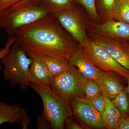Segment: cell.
I'll use <instances>...</instances> for the list:
<instances>
[{
	"label": "cell",
	"mask_w": 129,
	"mask_h": 129,
	"mask_svg": "<svg viewBox=\"0 0 129 129\" xmlns=\"http://www.w3.org/2000/svg\"><path fill=\"white\" fill-rule=\"evenodd\" d=\"M15 43L29 55H46L69 63L79 48L77 42L50 13L45 17L19 29Z\"/></svg>",
	"instance_id": "cell-1"
},
{
	"label": "cell",
	"mask_w": 129,
	"mask_h": 129,
	"mask_svg": "<svg viewBox=\"0 0 129 129\" xmlns=\"http://www.w3.org/2000/svg\"><path fill=\"white\" fill-rule=\"evenodd\" d=\"M43 0H20L0 14V27L8 36L50 14Z\"/></svg>",
	"instance_id": "cell-2"
},
{
	"label": "cell",
	"mask_w": 129,
	"mask_h": 129,
	"mask_svg": "<svg viewBox=\"0 0 129 129\" xmlns=\"http://www.w3.org/2000/svg\"><path fill=\"white\" fill-rule=\"evenodd\" d=\"M29 86L40 97L44 107L41 115L51 128L64 129L65 120L73 114L70 103L57 94L49 85L30 83Z\"/></svg>",
	"instance_id": "cell-3"
},
{
	"label": "cell",
	"mask_w": 129,
	"mask_h": 129,
	"mask_svg": "<svg viewBox=\"0 0 129 129\" xmlns=\"http://www.w3.org/2000/svg\"><path fill=\"white\" fill-rule=\"evenodd\" d=\"M1 62L4 66L3 75L5 80L12 85L18 86L22 90L27 89L30 85L29 72L32 60L26 52L14 42Z\"/></svg>",
	"instance_id": "cell-4"
},
{
	"label": "cell",
	"mask_w": 129,
	"mask_h": 129,
	"mask_svg": "<svg viewBox=\"0 0 129 129\" xmlns=\"http://www.w3.org/2000/svg\"><path fill=\"white\" fill-rule=\"evenodd\" d=\"M87 80L75 66L69 63L66 70L51 79L49 86L57 94L70 103L75 97L83 96Z\"/></svg>",
	"instance_id": "cell-5"
},
{
	"label": "cell",
	"mask_w": 129,
	"mask_h": 129,
	"mask_svg": "<svg viewBox=\"0 0 129 129\" xmlns=\"http://www.w3.org/2000/svg\"><path fill=\"white\" fill-rule=\"evenodd\" d=\"M80 48L99 69L104 72H115L126 79L129 78V70L117 62L103 47L90 38Z\"/></svg>",
	"instance_id": "cell-6"
},
{
	"label": "cell",
	"mask_w": 129,
	"mask_h": 129,
	"mask_svg": "<svg viewBox=\"0 0 129 129\" xmlns=\"http://www.w3.org/2000/svg\"><path fill=\"white\" fill-rule=\"evenodd\" d=\"M53 15L64 30L78 43L79 46L87 42L89 39L86 33L87 21L86 23L76 7Z\"/></svg>",
	"instance_id": "cell-7"
},
{
	"label": "cell",
	"mask_w": 129,
	"mask_h": 129,
	"mask_svg": "<svg viewBox=\"0 0 129 129\" xmlns=\"http://www.w3.org/2000/svg\"><path fill=\"white\" fill-rule=\"evenodd\" d=\"M87 24L91 34L129 44V24L112 18L100 23L88 21Z\"/></svg>",
	"instance_id": "cell-8"
},
{
	"label": "cell",
	"mask_w": 129,
	"mask_h": 129,
	"mask_svg": "<svg viewBox=\"0 0 129 129\" xmlns=\"http://www.w3.org/2000/svg\"><path fill=\"white\" fill-rule=\"evenodd\" d=\"M70 104L75 115L88 126L99 129L106 127L101 114L89 99L84 96L75 97L71 99Z\"/></svg>",
	"instance_id": "cell-9"
},
{
	"label": "cell",
	"mask_w": 129,
	"mask_h": 129,
	"mask_svg": "<svg viewBox=\"0 0 129 129\" xmlns=\"http://www.w3.org/2000/svg\"><path fill=\"white\" fill-rule=\"evenodd\" d=\"M90 39L105 49L112 57L129 70V44L91 33Z\"/></svg>",
	"instance_id": "cell-10"
},
{
	"label": "cell",
	"mask_w": 129,
	"mask_h": 129,
	"mask_svg": "<svg viewBox=\"0 0 129 129\" xmlns=\"http://www.w3.org/2000/svg\"><path fill=\"white\" fill-rule=\"evenodd\" d=\"M69 62L75 66L86 79L99 82L103 71L95 67L79 47L70 58Z\"/></svg>",
	"instance_id": "cell-11"
},
{
	"label": "cell",
	"mask_w": 129,
	"mask_h": 129,
	"mask_svg": "<svg viewBox=\"0 0 129 129\" xmlns=\"http://www.w3.org/2000/svg\"><path fill=\"white\" fill-rule=\"evenodd\" d=\"M121 76L115 72L103 71L98 84L104 97L112 100L125 89L120 79Z\"/></svg>",
	"instance_id": "cell-12"
},
{
	"label": "cell",
	"mask_w": 129,
	"mask_h": 129,
	"mask_svg": "<svg viewBox=\"0 0 129 129\" xmlns=\"http://www.w3.org/2000/svg\"><path fill=\"white\" fill-rule=\"evenodd\" d=\"M28 117L21 104L9 105L0 101V126L4 123H21Z\"/></svg>",
	"instance_id": "cell-13"
},
{
	"label": "cell",
	"mask_w": 129,
	"mask_h": 129,
	"mask_svg": "<svg viewBox=\"0 0 129 129\" xmlns=\"http://www.w3.org/2000/svg\"><path fill=\"white\" fill-rule=\"evenodd\" d=\"M28 56L32 60L29 72L30 83L49 85L50 78L45 65L36 55L32 54Z\"/></svg>",
	"instance_id": "cell-14"
},
{
	"label": "cell",
	"mask_w": 129,
	"mask_h": 129,
	"mask_svg": "<svg viewBox=\"0 0 129 129\" xmlns=\"http://www.w3.org/2000/svg\"><path fill=\"white\" fill-rule=\"evenodd\" d=\"M105 108L104 111L101 114L102 119L107 128L117 129L122 118V115L111 99L105 97Z\"/></svg>",
	"instance_id": "cell-15"
},
{
	"label": "cell",
	"mask_w": 129,
	"mask_h": 129,
	"mask_svg": "<svg viewBox=\"0 0 129 129\" xmlns=\"http://www.w3.org/2000/svg\"><path fill=\"white\" fill-rule=\"evenodd\" d=\"M35 55L46 68L50 80L66 70L69 66V63L65 62L51 56Z\"/></svg>",
	"instance_id": "cell-16"
},
{
	"label": "cell",
	"mask_w": 129,
	"mask_h": 129,
	"mask_svg": "<svg viewBox=\"0 0 129 129\" xmlns=\"http://www.w3.org/2000/svg\"><path fill=\"white\" fill-rule=\"evenodd\" d=\"M112 18L129 24V0H115Z\"/></svg>",
	"instance_id": "cell-17"
},
{
	"label": "cell",
	"mask_w": 129,
	"mask_h": 129,
	"mask_svg": "<svg viewBox=\"0 0 129 129\" xmlns=\"http://www.w3.org/2000/svg\"><path fill=\"white\" fill-rule=\"evenodd\" d=\"M51 14H54L64 10L75 8L76 0H43Z\"/></svg>",
	"instance_id": "cell-18"
},
{
	"label": "cell",
	"mask_w": 129,
	"mask_h": 129,
	"mask_svg": "<svg viewBox=\"0 0 129 129\" xmlns=\"http://www.w3.org/2000/svg\"><path fill=\"white\" fill-rule=\"evenodd\" d=\"M111 100L114 106L120 111L122 117H126L129 116V96L127 88Z\"/></svg>",
	"instance_id": "cell-19"
},
{
	"label": "cell",
	"mask_w": 129,
	"mask_h": 129,
	"mask_svg": "<svg viewBox=\"0 0 129 129\" xmlns=\"http://www.w3.org/2000/svg\"><path fill=\"white\" fill-rule=\"evenodd\" d=\"M115 1V0H99V9L97 12L99 19L105 21L112 18L113 7Z\"/></svg>",
	"instance_id": "cell-20"
},
{
	"label": "cell",
	"mask_w": 129,
	"mask_h": 129,
	"mask_svg": "<svg viewBox=\"0 0 129 129\" xmlns=\"http://www.w3.org/2000/svg\"><path fill=\"white\" fill-rule=\"evenodd\" d=\"M102 92L101 88L95 81L87 80L83 91V96L90 100Z\"/></svg>",
	"instance_id": "cell-21"
},
{
	"label": "cell",
	"mask_w": 129,
	"mask_h": 129,
	"mask_svg": "<svg viewBox=\"0 0 129 129\" xmlns=\"http://www.w3.org/2000/svg\"><path fill=\"white\" fill-rule=\"evenodd\" d=\"M85 8L91 18L96 22L99 20L95 0H76Z\"/></svg>",
	"instance_id": "cell-22"
},
{
	"label": "cell",
	"mask_w": 129,
	"mask_h": 129,
	"mask_svg": "<svg viewBox=\"0 0 129 129\" xmlns=\"http://www.w3.org/2000/svg\"><path fill=\"white\" fill-rule=\"evenodd\" d=\"M89 100L95 108L101 114L104 111L105 106V97L102 92L93 99Z\"/></svg>",
	"instance_id": "cell-23"
},
{
	"label": "cell",
	"mask_w": 129,
	"mask_h": 129,
	"mask_svg": "<svg viewBox=\"0 0 129 129\" xmlns=\"http://www.w3.org/2000/svg\"><path fill=\"white\" fill-rule=\"evenodd\" d=\"M16 37L15 36H8L7 40L6 42V45L3 48L0 50V62L1 60L9 52V49L12 45L15 42ZM2 69V65L0 64V71Z\"/></svg>",
	"instance_id": "cell-24"
},
{
	"label": "cell",
	"mask_w": 129,
	"mask_h": 129,
	"mask_svg": "<svg viewBox=\"0 0 129 129\" xmlns=\"http://www.w3.org/2000/svg\"><path fill=\"white\" fill-rule=\"evenodd\" d=\"M20 0H0V14Z\"/></svg>",
	"instance_id": "cell-25"
},
{
	"label": "cell",
	"mask_w": 129,
	"mask_h": 129,
	"mask_svg": "<svg viewBox=\"0 0 129 129\" xmlns=\"http://www.w3.org/2000/svg\"><path fill=\"white\" fill-rule=\"evenodd\" d=\"M64 127L68 129H82L83 127L76 123L71 119V117L68 118L64 122Z\"/></svg>",
	"instance_id": "cell-26"
},
{
	"label": "cell",
	"mask_w": 129,
	"mask_h": 129,
	"mask_svg": "<svg viewBox=\"0 0 129 129\" xmlns=\"http://www.w3.org/2000/svg\"><path fill=\"white\" fill-rule=\"evenodd\" d=\"M37 122L38 129L51 128L48 122L41 115L37 117Z\"/></svg>",
	"instance_id": "cell-27"
},
{
	"label": "cell",
	"mask_w": 129,
	"mask_h": 129,
	"mask_svg": "<svg viewBox=\"0 0 129 129\" xmlns=\"http://www.w3.org/2000/svg\"><path fill=\"white\" fill-rule=\"evenodd\" d=\"M117 129H129V116L126 117H122Z\"/></svg>",
	"instance_id": "cell-28"
},
{
	"label": "cell",
	"mask_w": 129,
	"mask_h": 129,
	"mask_svg": "<svg viewBox=\"0 0 129 129\" xmlns=\"http://www.w3.org/2000/svg\"><path fill=\"white\" fill-rule=\"evenodd\" d=\"M127 80L128 86H127V88H127V92H128V94L129 96V78Z\"/></svg>",
	"instance_id": "cell-29"
},
{
	"label": "cell",
	"mask_w": 129,
	"mask_h": 129,
	"mask_svg": "<svg viewBox=\"0 0 129 129\" xmlns=\"http://www.w3.org/2000/svg\"><path fill=\"white\" fill-rule=\"evenodd\" d=\"M1 27H0V30H1Z\"/></svg>",
	"instance_id": "cell-30"
}]
</instances>
